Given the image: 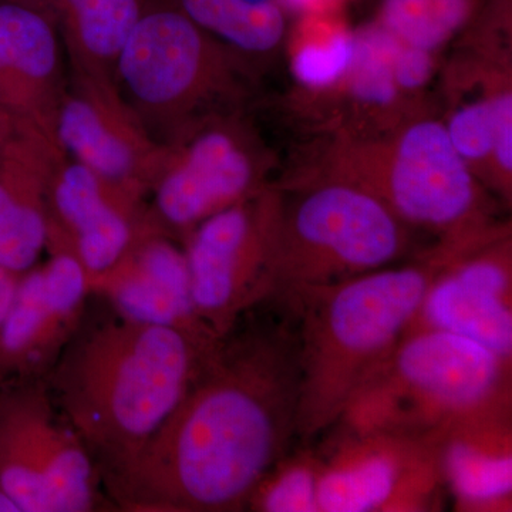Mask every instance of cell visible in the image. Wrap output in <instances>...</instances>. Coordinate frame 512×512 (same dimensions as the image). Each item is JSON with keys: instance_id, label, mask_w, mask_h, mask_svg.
<instances>
[{"instance_id": "6da1fadb", "label": "cell", "mask_w": 512, "mask_h": 512, "mask_svg": "<svg viewBox=\"0 0 512 512\" xmlns=\"http://www.w3.org/2000/svg\"><path fill=\"white\" fill-rule=\"evenodd\" d=\"M298 333L276 330L211 377L185 404L168 444L175 497L197 510L239 505L296 436Z\"/></svg>"}, {"instance_id": "7a4b0ae2", "label": "cell", "mask_w": 512, "mask_h": 512, "mask_svg": "<svg viewBox=\"0 0 512 512\" xmlns=\"http://www.w3.org/2000/svg\"><path fill=\"white\" fill-rule=\"evenodd\" d=\"M458 254L433 245L413 261L285 299L298 325L299 439L311 440L342 419L412 328L431 282Z\"/></svg>"}, {"instance_id": "3957f363", "label": "cell", "mask_w": 512, "mask_h": 512, "mask_svg": "<svg viewBox=\"0 0 512 512\" xmlns=\"http://www.w3.org/2000/svg\"><path fill=\"white\" fill-rule=\"evenodd\" d=\"M329 178L362 188L413 232L468 249L510 232L494 195L457 153L433 107L372 134L323 131L291 180Z\"/></svg>"}, {"instance_id": "277c9868", "label": "cell", "mask_w": 512, "mask_h": 512, "mask_svg": "<svg viewBox=\"0 0 512 512\" xmlns=\"http://www.w3.org/2000/svg\"><path fill=\"white\" fill-rule=\"evenodd\" d=\"M511 362L474 340L410 330L350 403L365 433L437 440L463 421L510 412Z\"/></svg>"}, {"instance_id": "5b68a950", "label": "cell", "mask_w": 512, "mask_h": 512, "mask_svg": "<svg viewBox=\"0 0 512 512\" xmlns=\"http://www.w3.org/2000/svg\"><path fill=\"white\" fill-rule=\"evenodd\" d=\"M276 218L274 292L284 299L399 264L412 229L369 192L343 181H288Z\"/></svg>"}, {"instance_id": "8992f818", "label": "cell", "mask_w": 512, "mask_h": 512, "mask_svg": "<svg viewBox=\"0 0 512 512\" xmlns=\"http://www.w3.org/2000/svg\"><path fill=\"white\" fill-rule=\"evenodd\" d=\"M444 70L440 119L457 153L505 205L512 198L511 50L500 36L476 33Z\"/></svg>"}, {"instance_id": "52a82bcc", "label": "cell", "mask_w": 512, "mask_h": 512, "mask_svg": "<svg viewBox=\"0 0 512 512\" xmlns=\"http://www.w3.org/2000/svg\"><path fill=\"white\" fill-rule=\"evenodd\" d=\"M200 222L187 255L194 308L225 318L249 286L274 291L276 218L281 192L268 190Z\"/></svg>"}, {"instance_id": "ba28073f", "label": "cell", "mask_w": 512, "mask_h": 512, "mask_svg": "<svg viewBox=\"0 0 512 512\" xmlns=\"http://www.w3.org/2000/svg\"><path fill=\"white\" fill-rule=\"evenodd\" d=\"M221 47L185 13L158 12L138 20L117 62L128 92L141 106L180 111L227 87Z\"/></svg>"}, {"instance_id": "9c48e42d", "label": "cell", "mask_w": 512, "mask_h": 512, "mask_svg": "<svg viewBox=\"0 0 512 512\" xmlns=\"http://www.w3.org/2000/svg\"><path fill=\"white\" fill-rule=\"evenodd\" d=\"M439 477L436 441L355 433L320 466L319 512L416 510Z\"/></svg>"}, {"instance_id": "30bf717a", "label": "cell", "mask_w": 512, "mask_h": 512, "mask_svg": "<svg viewBox=\"0 0 512 512\" xmlns=\"http://www.w3.org/2000/svg\"><path fill=\"white\" fill-rule=\"evenodd\" d=\"M511 262V232L454 256L431 282L410 330L456 333L511 362Z\"/></svg>"}, {"instance_id": "8fae6325", "label": "cell", "mask_w": 512, "mask_h": 512, "mask_svg": "<svg viewBox=\"0 0 512 512\" xmlns=\"http://www.w3.org/2000/svg\"><path fill=\"white\" fill-rule=\"evenodd\" d=\"M269 165L268 154L242 128H201L165 174L158 208L173 224H197L261 192Z\"/></svg>"}, {"instance_id": "7c38bea8", "label": "cell", "mask_w": 512, "mask_h": 512, "mask_svg": "<svg viewBox=\"0 0 512 512\" xmlns=\"http://www.w3.org/2000/svg\"><path fill=\"white\" fill-rule=\"evenodd\" d=\"M190 366V346L171 326L147 325L131 336L107 382L117 429L130 437L153 433L180 403Z\"/></svg>"}, {"instance_id": "4fadbf2b", "label": "cell", "mask_w": 512, "mask_h": 512, "mask_svg": "<svg viewBox=\"0 0 512 512\" xmlns=\"http://www.w3.org/2000/svg\"><path fill=\"white\" fill-rule=\"evenodd\" d=\"M441 478L458 505L470 511L510 507L512 451L510 412L463 421L437 439Z\"/></svg>"}, {"instance_id": "5bb4252c", "label": "cell", "mask_w": 512, "mask_h": 512, "mask_svg": "<svg viewBox=\"0 0 512 512\" xmlns=\"http://www.w3.org/2000/svg\"><path fill=\"white\" fill-rule=\"evenodd\" d=\"M289 72L299 89V103H325L348 76L356 55V29L346 12L293 19L285 45Z\"/></svg>"}, {"instance_id": "9a60e30c", "label": "cell", "mask_w": 512, "mask_h": 512, "mask_svg": "<svg viewBox=\"0 0 512 512\" xmlns=\"http://www.w3.org/2000/svg\"><path fill=\"white\" fill-rule=\"evenodd\" d=\"M100 180L77 163L63 171L56 187L57 208L76 229L80 256L92 271L116 264L130 239L127 222L104 200Z\"/></svg>"}, {"instance_id": "2e32d148", "label": "cell", "mask_w": 512, "mask_h": 512, "mask_svg": "<svg viewBox=\"0 0 512 512\" xmlns=\"http://www.w3.org/2000/svg\"><path fill=\"white\" fill-rule=\"evenodd\" d=\"M184 13L208 35L254 59L285 45L291 18L279 0H181Z\"/></svg>"}, {"instance_id": "e0dca14e", "label": "cell", "mask_w": 512, "mask_h": 512, "mask_svg": "<svg viewBox=\"0 0 512 512\" xmlns=\"http://www.w3.org/2000/svg\"><path fill=\"white\" fill-rule=\"evenodd\" d=\"M117 302L144 325L171 326L190 315L194 303L187 256L167 244L151 245L141 256L137 274L117 291Z\"/></svg>"}, {"instance_id": "ac0fdd59", "label": "cell", "mask_w": 512, "mask_h": 512, "mask_svg": "<svg viewBox=\"0 0 512 512\" xmlns=\"http://www.w3.org/2000/svg\"><path fill=\"white\" fill-rule=\"evenodd\" d=\"M55 33L42 16L0 5V89L10 97L39 92L56 73Z\"/></svg>"}, {"instance_id": "d6986e66", "label": "cell", "mask_w": 512, "mask_h": 512, "mask_svg": "<svg viewBox=\"0 0 512 512\" xmlns=\"http://www.w3.org/2000/svg\"><path fill=\"white\" fill-rule=\"evenodd\" d=\"M60 141L80 164L104 180L120 181L137 165L136 148L94 101L73 97L60 110Z\"/></svg>"}, {"instance_id": "ffe728a7", "label": "cell", "mask_w": 512, "mask_h": 512, "mask_svg": "<svg viewBox=\"0 0 512 512\" xmlns=\"http://www.w3.org/2000/svg\"><path fill=\"white\" fill-rule=\"evenodd\" d=\"M483 9L484 0H379L372 20L404 45L439 55Z\"/></svg>"}, {"instance_id": "44dd1931", "label": "cell", "mask_w": 512, "mask_h": 512, "mask_svg": "<svg viewBox=\"0 0 512 512\" xmlns=\"http://www.w3.org/2000/svg\"><path fill=\"white\" fill-rule=\"evenodd\" d=\"M84 49L97 59H114L140 20L137 0H67Z\"/></svg>"}, {"instance_id": "7402d4cb", "label": "cell", "mask_w": 512, "mask_h": 512, "mask_svg": "<svg viewBox=\"0 0 512 512\" xmlns=\"http://www.w3.org/2000/svg\"><path fill=\"white\" fill-rule=\"evenodd\" d=\"M45 239L42 215L0 183V266L6 271H25L35 264Z\"/></svg>"}, {"instance_id": "603a6c76", "label": "cell", "mask_w": 512, "mask_h": 512, "mask_svg": "<svg viewBox=\"0 0 512 512\" xmlns=\"http://www.w3.org/2000/svg\"><path fill=\"white\" fill-rule=\"evenodd\" d=\"M319 471L320 464L309 458L288 461L265 485L259 508L268 512H319Z\"/></svg>"}, {"instance_id": "cb8c5ba5", "label": "cell", "mask_w": 512, "mask_h": 512, "mask_svg": "<svg viewBox=\"0 0 512 512\" xmlns=\"http://www.w3.org/2000/svg\"><path fill=\"white\" fill-rule=\"evenodd\" d=\"M42 471L52 512L82 511L89 505L90 466L82 451L67 448Z\"/></svg>"}, {"instance_id": "d4e9b609", "label": "cell", "mask_w": 512, "mask_h": 512, "mask_svg": "<svg viewBox=\"0 0 512 512\" xmlns=\"http://www.w3.org/2000/svg\"><path fill=\"white\" fill-rule=\"evenodd\" d=\"M53 315L43 291L40 272L30 275L15 295L12 308L3 320V343L10 350H18L35 338L39 329Z\"/></svg>"}, {"instance_id": "484cf974", "label": "cell", "mask_w": 512, "mask_h": 512, "mask_svg": "<svg viewBox=\"0 0 512 512\" xmlns=\"http://www.w3.org/2000/svg\"><path fill=\"white\" fill-rule=\"evenodd\" d=\"M40 276L53 315L72 311L82 299L84 274L82 265L76 259L59 256L46 269L40 271Z\"/></svg>"}, {"instance_id": "4316f807", "label": "cell", "mask_w": 512, "mask_h": 512, "mask_svg": "<svg viewBox=\"0 0 512 512\" xmlns=\"http://www.w3.org/2000/svg\"><path fill=\"white\" fill-rule=\"evenodd\" d=\"M2 490L18 505L19 511L52 512L45 476L42 470L10 466L0 477Z\"/></svg>"}, {"instance_id": "83f0119b", "label": "cell", "mask_w": 512, "mask_h": 512, "mask_svg": "<svg viewBox=\"0 0 512 512\" xmlns=\"http://www.w3.org/2000/svg\"><path fill=\"white\" fill-rule=\"evenodd\" d=\"M291 20L305 15L346 12L349 3L356 0H279Z\"/></svg>"}, {"instance_id": "f1b7e54d", "label": "cell", "mask_w": 512, "mask_h": 512, "mask_svg": "<svg viewBox=\"0 0 512 512\" xmlns=\"http://www.w3.org/2000/svg\"><path fill=\"white\" fill-rule=\"evenodd\" d=\"M15 285L5 268L0 266V323L6 319L12 303L15 301Z\"/></svg>"}, {"instance_id": "f546056e", "label": "cell", "mask_w": 512, "mask_h": 512, "mask_svg": "<svg viewBox=\"0 0 512 512\" xmlns=\"http://www.w3.org/2000/svg\"><path fill=\"white\" fill-rule=\"evenodd\" d=\"M18 505L13 503L12 498L9 497L5 491H0V512H18Z\"/></svg>"}, {"instance_id": "4dcf8cb0", "label": "cell", "mask_w": 512, "mask_h": 512, "mask_svg": "<svg viewBox=\"0 0 512 512\" xmlns=\"http://www.w3.org/2000/svg\"><path fill=\"white\" fill-rule=\"evenodd\" d=\"M356 2H363V3H365V2H373V0H356Z\"/></svg>"}]
</instances>
